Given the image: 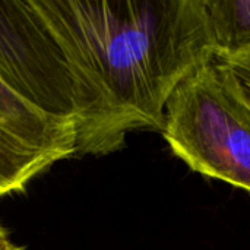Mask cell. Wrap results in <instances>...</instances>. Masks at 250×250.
Segmentation results:
<instances>
[{
  "label": "cell",
  "instance_id": "obj_1",
  "mask_svg": "<svg viewBox=\"0 0 250 250\" xmlns=\"http://www.w3.org/2000/svg\"><path fill=\"white\" fill-rule=\"evenodd\" d=\"M67 64L75 157L122 149L164 127L176 88L215 59L204 0H28Z\"/></svg>",
  "mask_w": 250,
  "mask_h": 250
},
{
  "label": "cell",
  "instance_id": "obj_2",
  "mask_svg": "<svg viewBox=\"0 0 250 250\" xmlns=\"http://www.w3.org/2000/svg\"><path fill=\"white\" fill-rule=\"evenodd\" d=\"M163 135L190 170L250 192V104L220 60L176 88Z\"/></svg>",
  "mask_w": 250,
  "mask_h": 250
},
{
  "label": "cell",
  "instance_id": "obj_3",
  "mask_svg": "<svg viewBox=\"0 0 250 250\" xmlns=\"http://www.w3.org/2000/svg\"><path fill=\"white\" fill-rule=\"evenodd\" d=\"M0 78L40 110L75 123L67 64L28 0H0Z\"/></svg>",
  "mask_w": 250,
  "mask_h": 250
},
{
  "label": "cell",
  "instance_id": "obj_4",
  "mask_svg": "<svg viewBox=\"0 0 250 250\" xmlns=\"http://www.w3.org/2000/svg\"><path fill=\"white\" fill-rule=\"evenodd\" d=\"M75 155V123L40 110L0 78V198L25 192L34 179Z\"/></svg>",
  "mask_w": 250,
  "mask_h": 250
},
{
  "label": "cell",
  "instance_id": "obj_5",
  "mask_svg": "<svg viewBox=\"0 0 250 250\" xmlns=\"http://www.w3.org/2000/svg\"><path fill=\"white\" fill-rule=\"evenodd\" d=\"M215 59L250 50V0H204Z\"/></svg>",
  "mask_w": 250,
  "mask_h": 250
},
{
  "label": "cell",
  "instance_id": "obj_6",
  "mask_svg": "<svg viewBox=\"0 0 250 250\" xmlns=\"http://www.w3.org/2000/svg\"><path fill=\"white\" fill-rule=\"evenodd\" d=\"M220 60L231 73L242 94L250 104V50L240 53L237 56L229 59H217Z\"/></svg>",
  "mask_w": 250,
  "mask_h": 250
},
{
  "label": "cell",
  "instance_id": "obj_7",
  "mask_svg": "<svg viewBox=\"0 0 250 250\" xmlns=\"http://www.w3.org/2000/svg\"><path fill=\"white\" fill-rule=\"evenodd\" d=\"M0 250H25L23 246H19L12 240L9 231L1 224H0Z\"/></svg>",
  "mask_w": 250,
  "mask_h": 250
}]
</instances>
